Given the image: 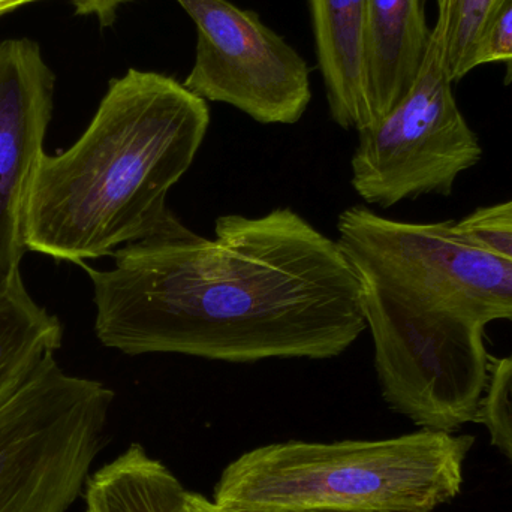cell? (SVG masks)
Listing matches in <instances>:
<instances>
[{"label": "cell", "instance_id": "6da1fadb", "mask_svg": "<svg viewBox=\"0 0 512 512\" xmlns=\"http://www.w3.org/2000/svg\"><path fill=\"white\" fill-rule=\"evenodd\" d=\"M113 259L107 270L80 267L92 283L96 337L129 357L330 360L367 330L351 262L289 207L221 216L213 239L176 218Z\"/></svg>", "mask_w": 512, "mask_h": 512}, {"label": "cell", "instance_id": "7a4b0ae2", "mask_svg": "<svg viewBox=\"0 0 512 512\" xmlns=\"http://www.w3.org/2000/svg\"><path fill=\"white\" fill-rule=\"evenodd\" d=\"M336 228L360 279L382 399L423 430L478 421L492 366L486 327L512 322V262L466 242L456 221L354 206Z\"/></svg>", "mask_w": 512, "mask_h": 512}, {"label": "cell", "instance_id": "3957f363", "mask_svg": "<svg viewBox=\"0 0 512 512\" xmlns=\"http://www.w3.org/2000/svg\"><path fill=\"white\" fill-rule=\"evenodd\" d=\"M210 108L170 75L131 68L108 83L86 131L45 153L24 215L27 252L83 265L164 231L171 189L210 128Z\"/></svg>", "mask_w": 512, "mask_h": 512}, {"label": "cell", "instance_id": "277c9868", "mask_svg": "<svg viewBox=\"0 0 512 512\" xmlns=\"http://www.w3.org/2000/svg\"><path fill=\"white\" fill-rule=\"evenodd\" d=\"M471 435L418 430L375 441H288L222 471V512H433L459 496Z\"/></svg>", "mask_w": 512, "mask_h": 512}, {"label": "cell", "instance_id": "5b68a950", "mask_svg": "<svg viewBox=\"0 0 512 512\" xmlns=\"http://www.w3.org/2000/svg\"><path fill=\"white\" fill-rule=\"evenodd\" d=\"M114 399L50 355L0 409V512H68L107 442Z\"/></svg>", "mask_w": 512, "mask_h": 512}, {"label": "cell", "instance_id": "8992f818", "mask_svg": "<svg viewBox=\"0 0 512 512\" xmlns=\"http://www.w3.org/2000/svg\"><path fill=\"white\" fill-rule=\"evenodd\" d=\"M453 84L432 27L414 86L384 119L357 131L351 185L364 203L390 209L423 195L450 197L457 179L480 164V140L457 105Z\"/></svg>", "mask_w": 512, "mask_h": 512}, {"label": "cell", "instance_id": "52a82bcc", "mask_svg": "<svg viewBox=\"0 0 512 512\" xmlns=\"http://www.w3.org/2000/svg\"><path fill=\"white\" fill-rule=\"evenodd\" d=\"M197 29L186 89L261 125H295L312 101L310 69L251 9L230 0H176Z\"/></svg>", "mask_w": 512, "mask_h": 512}, {"label": "cell", "instance_id": "ba28073f", "mask_svg": "<svg viewBox=\"0 0 512 512\" xmlns=\"http://www.w3.org/2000/svg\"><path fill=\"white\" fill-rule=\"evenodd\" d=\"M53 71L29 38L0 42V277L27 254V197L53 116Z\"/></svg>", "mask_w": 512, "mask_h": 512}, {"label": "cell", "instance_id": "9c48e42d", "mask_svg": "<svg viewBox=\"0 0 512 512\" xmlns=\"http://www.w3.org/2000/svg\"><path fill=\"white\" fill-rule=\"evenodd\" d=\"M430 36L423 0H367L361 65L370 125L384 119L414 86Z\"/></svg>", "mask_w": 512, "mask_h": 512}, {"label": "cell", "instance_id": "30bf717a", "mask_svg": "<svg viewBox=\"0 0 512 512\" xmlns=\"http://www.w3.org/2000/svg\"><path fill=\"white\" fill-rule=\"evenodd\" d=\"M309 8L331 120L360 131L370 125L361 65L367 0H309Z\"/></svg>", "mask_w": 512, "mask_h": 512}, {"label": "cell", "instance_id": "8fae6325", "mask_svg": "<svg viewBox=\"0 0 512 512\" xmlns=\"http://www.w3.org/2000/svg\"><path fill=\"white\" fill-rule=\"evenodd\" d=\"M60 319L33 300L20 268L0 277V409L62 346Z\"/></svg>", "mask_w": 512, "mask_h": 512}, {"label": "cell", "instance_id": "7c38bea8", "mask_svg": "<svg viewBox=\"0 0 512 512\" xmlns=\"http://www.w3.org/2000/svg\"><path fill=\"white\" fill-rule=\"evenodd\" d=\"M182 481L140 444L90 475L84 490L90 512H185Z\"/></svg>", "mask_w": 512, "mask_h": 512}, {"label": "cell", "instance_id": "4fadbf2b", "mask_svg": "<svg viewBox=\"0 0 512 512\" xmlns=\"http://www.w3.org/2000/svg\"><path fill=\"white\" fill-rule=\"evenodd\" d=\"M495 0H436L438 20L433 29L444 44L454 83L475 69V50Z\"/></svg>", "mask_w": 512, "mask_h": 512}, {"label": "cell", "instance_id": "5bb4252c", "mask_svg": "<svg viewBox=\"0 0 512 512\" xmlns=\"http://www.w3.org/2000/svg\"><path fill=\"white\" fill-rule=\"evenodd\" d=\"M478 421L486 427L493 447L512 468V352L490 366V379Z\"/></svg>", "mask_w": 512, "mask_h": 512}, {"label": "cell", "instance_id": "9a60e30c", "mask_svg": "<svg viewBox=\"0 0 512 512\" xmlns=\"http://www.w3.org/2000/svg\"><path fill=\"white\" fill-rule=\"evenodd\" d=\"M456 231L466 242L512 262V200L480 207L457 221Z\"/></svg>", "mask_w": 512, "mask_h": 512}, {"label": "cell", "instance_id": "2e32d148", "mask_svg": "<svg viewBox=\"0 0 512 512\" xmlns=\"http://www.w3.org/2000/svg\"><path fill=\"white\" fill-rule=\"evenodd\" d=\"M486 63L512 65V0H495L475 50V68Z\"/></svg>", "mask_w": 512, "mask_h": 512}, {"label": "cell", "instance_id": "e0dca14e", "mask_svg": "<svg viewBox=\"0 0 512 512\" xmlns=\"http://www.w3.org/2000/svg\"><path fill=\"white\" fill-rule=\"evenodd\" d=\"M77 15H95L101 27L116 23L117 9L134 0H69Z\"/></svg>", "mask_w": 512, "mask_h": 512}, {"label": "cell", "instance_id": "ac0fdd59", "mask_svg": "<svg viewBox=\"0 0 512 512\" xmlns=\"http://www.w3.org/2000/svg\"><path fill=\"white\" fill-rule=\"evenodd\" d=\"M185 512H222L213 505L210 499L204 498L203 495L198 493L189 492L188 499H186Z\"/></svg>", "mask_w": 512, "mask_h": 512}, {"label": "cell", "instance_id": "d6986e66", "mask_svg": "<svg viewBox=\"0 0 512 512\" xmlns=\"http://www.w3.org/2000/svg\"><path fill=\"white\" fill-rule=\"evenodd\" d=\"M38 2V0H0V17L8 12L15 11L20 6L27 5V3Z\"/></svg>", "mask_w": 512, "mask_h": 512}, {"label": "cell", "instance_id": "ffe728a7", "mask_svg": "<svg viewBox=\"0 0 512 512\" xmlns=\"http://www.w3.org/2000/svg\"><path fill=\"white\" fill-rule=\"evenodd\" d=\"M369 512H391V511H369Z\"/></svg>", "mask_w": 512, "mask_h": 512}, {"label": "cell", "instance_id": "44dd1931", "mask_svg": "<svg viewBox=\"0 0 512 512\" xmlns=\"http://www.w3.org/2000/svg\"><path fill=\"white\" fill-rule=\"evenodd\" d=\"M86 512H90V511H87V510H86Z\"/></svg>", "mask_w": 512, "mask_h": 512}]
</instances>
